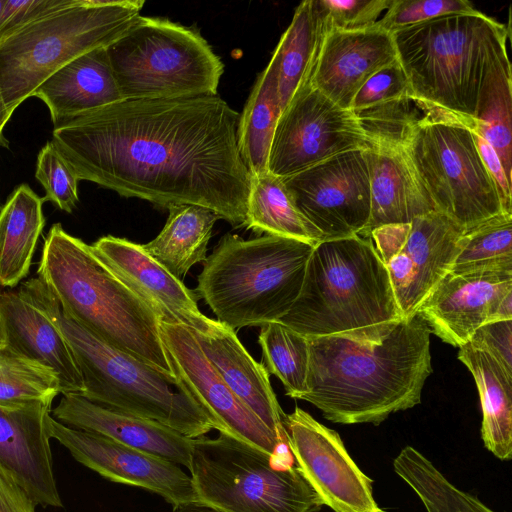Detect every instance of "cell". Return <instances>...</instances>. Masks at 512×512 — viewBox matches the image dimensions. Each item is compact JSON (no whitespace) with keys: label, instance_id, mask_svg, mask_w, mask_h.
<instances>
[{"label":"cell","instance_id":"cell-31","mask_svg":"<svg viewBox=\"0 0 512 512\" xmlns=\"http://www.w3.org/2000/svg\"><path fill=\"white\" fill-rule=\"evenodd\" d=\"M246 228L317 244L323 236L296 208L282 178L269 171L251 175Z\"/></svg>","mask_w":512,"mask_h":512},{"label":"cell","instance_id":"cell-48","mask_svg":"<svg viewBox=\"0 0 512 512\" xmlns=\"http://www.w3.org/2000/svg\"><path fill=\"white\" fill-rule=\"evenodd\" d=\"M13 112H11L7 106L4 103L1 88H0V146L6 144L7 141L5 140L3 136V129L7 122L9 121L11 115Z\"/></svg>","mask_w":512,"mask_h":512},{"label":"cell","instance_id":"cell-33","mask_svg":"<svg viewBox=\"0 0 512 512\" xmlns=\"http://www.w3.org/2000/svg\"><path fill=\"white\" fill-rule=\"evenodd\" d=\"M475 123L473 130L494 148L512 182V86L507 53L486 73L478 96Z\"/></svg>","mask_w":512,"mask_h":512},{"label":"cell","instance_id":"cell-44","mask_svg":"<svg viewBox=\"0 0 512 512\" xmlns=\"http://www.w3.org/2000/svg\"><path fill=\"white\" fill-rule=\"evenodd\" d=\"M472 132L483 164L495 183L503 210L505 213L512 214V182L508 180L494 148L473 129Z\"/></svg>","mask_w":512,"mask_h":512},{"label":"cell","instance_id":"cell-45","mask_svg":"<svg viewBox=\"0 0 512 512\" xmlns=\"http://www.w3.org/2000/svg\"><path fill=\"white\" fill-rule=\"evenodd\" d=\"M35 503L0 466V512H35Z\"/></svg>","mask_w":512,"mask_h":512},{"label":"cell","instance_id":"cell-14","mask_svg":"<svg viewBox=\"0 0 512 512\" xmlns=\"http://www.w3.org/2000/svg\"><path fill=\"white\" fill-rule=\"evenodd\" d=\"M282 180L323 240L359 235L367 226L371 197L366 149L339 153Z\"/></svg>","mask_w":512,"mask_h":512},{"label":"cell","instance_id":"cell-47","mask_svg":"<svg viewBox=\"0 0 512 512\" xmlns=\"http://www.w3.org/2000/svg\"><path fill=\"white\" fill-rule=\"evenodd\" d=\"M171 512H221L200 501H193L173 506Z\"/></svg>","mask_w":512,"mask_h":512},{"label":"cell","instance_id":"cell-16","mask_svg":"<svg viewBox=\"0 0 512 512\" xmlns=\"http://www.w3.org/2000/svg\"><path fill=\"white\" fill-rule=\"evenodd\" d=\"M288 448L323 505L334 512H383L372 480L348 454L339 434L295 407L283 418Z\"/></svg>","mask_w":512,"mask_h":512},{"label":"cell","instance_id":"cell-43","mask_svg":"<svg viewBox=\"0 0 512 512\" xmlns=\"http://www.w3.org/2000/svg\"><path fill=\"white\" fill-rule=\"evenodd\" d=\"M468 342L490 354L512 374V319L483 324Z\"/></svg>","mask_w":512,"mask_h":512},{"label":"cell","instance_id":"cell-50","mask_svg":"<svg viewBox=\"0 0 512 512\" xmlns=\"http://www.w3.org/2000/svg\"><path fill=\"white\" fill-rule=\"evenodd\" d=\"M4 5H5V0H0V17H1Z\"/></svg>","mask_w":512,"mask_h":512},{"label":"cell","instance_id":"cell-17","mask_svg":"<svg viewBox=\"0 0 512 512\" xmlns=\"http://www.w3.org/2000/svg\"><path fill=\"white\" fill-rule=\"evenodd\" d=\"M91 246L97 259L161 322L178 324L192 334L207 335L223 324L204 315L198 295L188 289L155 261L142 245L125 238L107 235Z\"/></svg>","mask_w":512,"mask_h":512},{"label":"cell","instance_id":"cell-18","mask_svg":"<svg viewBox=\"0 0 512 512\" xmlns=\"http://www.w3.org/2000/svg\"><path fill=\"white\" fill-rule=\"evenodd\" d=\"M49 434L85 467L117 483L152 491L173 506L197 501L191 477L179 465L97 433L58 422Z\"/></svg>","mask_w":512,"mask_h":512},{"label":"cell","instance_id":"cell-20","mask_svg":"<svg viewBox=\"0 0 512 512\" xmlns=\"http://www.w3.org/2000/svg\"><path fill=\"white\" fill-rule=\"evenodd\" d=\"M51 407L0 406V466L35 505L62 507L50 447Z\"/></svg>","mask_w":512,"mask_h":512},{"label":"cell","instance_id":"cell-28","mask_svg":"<svg viewBox=\"0 0 512 512\" xmlns=\"http://www.w3.org/2000/svg\"><path fill=\"white\" fill-rule=\"evenodd\" d=\"M458 359L477 385L481 407V437L500 460L512 458V374L487 352L469 342L459 347Z\"/></svg>","mask_w":512,"mask_h":512},{"label":"cell","instance_id":"cell-22","mask_svg":"<svg viewBox=\"0 0 512 512\" xmlns=\"http://www.w3.org/2000/svg\"><path fill=\"white\" fill-rule=\"evenodd\" d=\"M58 422L100 434L189 469L193 438L157 421L93 403L80 394H63L51 410Z\"/></svg>","mask_w":512,"mask_h":512},{"label":"cell","instance_id":"cell-21","mask_svg":"<svg viewBox=\"0 0 512 512\" xmlns=\"http://www.w3.org/2000/svg\"><path fill=\"white\" fill-rule=\"evenodd\" d=\"M398 60L393 36L377 24L359 30H330L312 73L311 84L349 109L363 84Z\"/></svg>","mask_w":512,"mask_h":512},{"label":"cell","instance_id":"cell-1","mask_svg":"<svg viewBox=\"0 0 512 512\" xmlns=\"http://www.w3.org/2000/svg\"><path fill=\"white\" fill-rule=\"evenodd\" d=\"M239 116L217 95L124 100L54 128L51 142L79 180L160 207L199 205L246 227Z\"/></svg>","mask_w":512,"mask_h":512},{"label":"cell","instance_id":"cell-27","mask_svg":"<svg viewBox=\"0 0 512 512\" xmlns=\"http://www.w3.org/2000/svg\"><path fill=\"white\" fill-rule=\"evenodd\" d=\"M328 31L320 0H306L298 5L269 62L275 70L282 111L311 80Z\"/></svg>","mask_w":512,"mask_h":512},{"label":"cell","instance_id":"cell-9","mask_svg":"<svg viewBox=\"0 0 512 512\" xmlns=\"http://www.w3.org/2000/svg\"><path fill=\"white\" fill-rule=\"evenodd\" d=\"M197 501L221 512H317L322 501L290 455H271L224 433L194 438Z\"/></svg>","mask_w":512,"mask_h":512},{"label":"cell","instance_id":"cell-24","mask_svg":"<svg viewBox=\"0 0 512 512\" xmlns=\"http://www.w3.org/2000/svg\"><path fill=\"white\" fill-rule=\"evenodd\" d=\"M50 111L57 128L67 121L124 101L105 47L73 59L51 74L33 92Z\"/></svg>","mask_w":512,"mask_h":512},{"label":"cell","instance_id":"cell-32","mask_svg":"<svg viewBox=\"0 0 512 512\" xmlns=\"http://www.w3.org/2000/svg\"><path fill=\"white\" fill-rule=\"evenodd\" d=\"M281 112L275 70L268 63L239 116L238 149L250 175L268 171L269 151Z\"/></svg>","mask_w":512,"mask_h":512},{"label":"cell","instance_id":"cell-8","mask_svg":"<svg viewBox=\"0 0 512 512\" xmlns=\"http://www.w3.org/2000/svg\"><path fill=\"white\" fill-rule=\"evenodd\" d=\"M144 0H78L0 41V88L14 110L58 69L107 47L140 15Z\"/></svg>","mask_w":512,"mask_h":512},{"label":"cell","instance_id":"cell-37","mask_svg":"<svg viewBox=\"0 0 512 512\" xmlns=\"http://www.w3.org/2000/svg\"><path fill=\"white\" fill-rule=\"evenodd\" d=\"M258 340L268 374L282 382L287 396L300 399L307 391L308 338L280 322H271L261 327Z\"/></svg>","mask_w":512,"mask_h":512},{"label":"cell","instance_id":"cell-6","mask_svg":"<svg viewBox=\"0 0 512 512\" xmlns=\"http://www.w3.org/2000/svg\"><path fill=\"white\" fill-rule=\"evenodd\" d=\"M316 244L275 235L226 234L204 261L194 290L234 331L277 322L297 299Z\"/></svg>","mask_w":512,"mask_h":512},{"label":"cell","instance_id":"cell-26","mask_svg":"<svg viewBox=\"0 0 512 512\" xmlns=\"http://www.w3.org/2000/svg\"><path fill=\"white\" fill-rule=\"evenodd\" d=\"M192 335L230 390L274 434L286 441L285 414L271 387L269 374L241 344L236 331L223 324L214 333Z\"/></svg>","mask_w":512,"mask_h":512},{"label":"cell","instance_id":"cell-4","mask_svg":"<svg viewBox=\"0 0 512 512\" xmlns=\"http://www.w3.org/2000/svg\"><path fill=\"white\" fill-rule=\"evenodd\" d=\"M63 311L111 346L173 375L155 314L60 223L44 239L37 268Z\"/></svg>","mask_w":512,"mask_h":512},{"label":"cell","instance_id":"cell-29","mask_svg":"<svg viewBox=\"0 0 512 512\" xmlns=\"http://www.w3.org/2000/svg\"><path fill=\"white\" fill-rule=\"evenodd\" d=\"M44 197L27 184L10 194L0 210V287L14 288L29 273L45 225Z\"/></svg>","mask_w":512,"mask_h":512},{"label":"cell","instance_id":"cell-46","mask_svg":"<svg viewBox=\"0 0 512 512\" xmlns=\"http://www.w3.org/2000/svg\"><path fill=\"white\" fill-rule=\"evenodd\" d=\"M512 319V291L504 295L498 302L490 322Z\"/></svg>","mask_w":512,"mask_h":512},{"label":"cell","instance_id":"cell-35","mask_svg":"<svg viewBox=\"0 0 512 512\" xmlns=\"http://www.w3.org/2000/svg\"><path fill=\"white\" fill-rule=\"evenodd\" d=\"M61 393L57 374L9 344L0 345V406L17 408L31 404L51 407Z\"/></svg>","mask_w":512,"mask_h":512},{"label":"cell","instance_id":"cell-13","mask_svg":"<svg viewBox=\"0 0 512 512\" xmlns=\"http://www.w3.org/2000/svg\"><path fill=\"white\" fill-rule=\"evenodd\" d=\"M369 146L356 115L325 96L310 80L280 114L267 168L286 178L339 153Z\"/></svg>","mask_w":512,"mask_h":512},{"label":"cell","instance_id":"cell-36","mask_svg":"<svg viewBox=\"0 0 512 512\" xmlns=\"http://www.w3.org/2000/svg\"><path fill=\"white\" fill-rule=\"evenodd\" d=\"M512 271V214L501 213L464 232L449 273Z\"/></svg>","mask_w":512,"mask_h":512},{"label":"cell","instance_id":"cell-49","mask_svg":"<svg viewBox=\"0 0 512 512\" xmlns=\"http://www.w3.org/2000/svg\"><path fill=\"white\" fill-rule=\"evenodd\" d=\"M4 343H5V336H4V331H3V326H2L1 316H0V345H2Z\"/></svg>","mask_w":512,"mask_h":512},{"label":"cell","instance_id":"cell-5","mask_svg":"<svg viewBox=\"0 0 512 512\" xmlns=\"http://www.w3.org/2000/svg\"><path fill=\"white\" fill-rule=\"evenodd\" d=\"M510 30L480 11L443 15L392 33L413 99L475 129L483 80L507 53Z\"/></svg>","mask_w":512,"mask_h":512},{"label":"cell","instance_id":"cell-2","mask_svg":"<svg viewBox=\"0 0 512 512\" xmlns=\"http://www.w3.org/2000/svg\"><path fill=\"white\" fill-rule=\"evenodd\" d=\"M430 330L410 317L338 334L307 337V391L300 400L341 424L378 425L421 401L433 371Z\"/></svg>","mask_w":512,"mask_h":512},{"label":"cell","instance_id":"cell-25","mask_svg":"<svg viewBox=\"0 0 512 512\" xmlns=\"http://www.w3.org/2000/svg\"><path fill=\"white\" fill-rule=\"evenodd\" d=\"M0 316L5 343L58 376L61 394H82L84 384L59 329L18 291L0 292Z\"/></svg>","mask_w":512,"mask_h":512},{"label":"cell","instance_id":"cell-19","mask_svg":"<svg viewBox=\"0 0 512 512\" xmlns=\"http://www.w3.org/2000/svg\"><path fill=\"white\" fill-rule=\"evenodd\" d=\"M512 291V271L448 273L417 310L431 333L461 347L490 322L501 298Z\"/></svg>","mask_w":512,"mask_h":512},{"label":"cell","instance_id":"cell-11","mask_svg":"<svg viewBox=\"0 0 512 512\" xmlns=\"http://www.w3.org/2000/svg\"><path fill=\"white\" fill-rule=\"evenodd\" d=\"M401 144L435 211L465 232L505 213L472 129L461 119L425 111L405 131Z\"/></svg>","mask_w":512,"mask_h":512},{"label":"cell","instance_id":"cell-7","mask_svg":"<svg viewBox=\"0 0 512 512\" xmlns=\"http://www.w3.org/2000/svg\"><path fill=\"white\" fill-rule=\"evenodd\" d=\"M399 318L387 270L371 239L353 235L314 246L301 291L277 322L317 337Z\"/></svg>","mask_w":512,"mask_h":512},{"label":"cell","instance_id":"cell-3","mask_svg":"<svg viewBox=\"0 0 512 512\" xmlns=\"http://www.w3.org/2000/svg\"><path fill=\"white\" fill-rule=\"evenodd\" d=\"M59 329L82 376L81 396L137 417L157 421L189 438L215 424L173 375L111 346L60 307L46 285L31 278L17 290Z\"/></svg>","mask_w":512,"mask_h":512},{"label":"cell","instance_id":"cell-34","mask_svg":"<svg viewBox=\"0 0 512 512\" xmlns=\"http://www.w3.org/2000/svg\"><path fill=\"white\" fill-rule=\"evenodd\" d=\"M398 476L417 494L427 512H494L476 497L460 490L411 446L393 461Z\"/></svg>","mask_w":512,"mask_h":512},{"label":"cell","instance_id":"cell-38","mask_svg":"<svg viewBox=\"0 0 512 512\" xmlns=\"http://www.w3.org/2000/svg\"><path fill=\"white\" fill-rule=\"evenodd\" d=\"M35 177L45 189V201L72 212L78 202L79 178L51 141L38 154Z\"/></svg>","mask_w":512,"mask_h":512},{"label":"cell","instance_id":"cell-12","mask_svg":"<svg viewBox=\"0 0 512 512\" xmlns=\"http://www.w3.org/2000/svg\"><path fill=\"white\" fill-rule=\"evenodd\" d=\"M464 232L437 211L409 223L372 230L370 239L387 270L402 317L416 314L424 299L449 273Z\"/></svg>","mask_w":512,"mask_h":512},{"label":"cell","instance_id":"cell-42","mask_svg":"<svg viewBox=\"0 0 512 512\" xmlns=\"http://www.w3.org/2000/svg\"><path fill=\"white\" fill-rule=\"evenodd\" d=\"M77 1L5 0L0 17V41L49 14L74 5Z\"/></svg>","mask_w":512,"mask_h":512},{"label":"cell","instance_id":"cell-41","mask_svg":"<svg viewBox=\"0 0 512 512\" xmlns=\"http://www.w3.org/2000/svg\"><path fill=\"white\" fill-rule=\"evenodd\" d=\"M392 0H320L328 30H359L376 24Z\"/></svg>","mask_w":512,"mask_h":512},{"label":"cell","instance_id":"cell-15","mask_svg":"<svg viewBox=\"0 0 512 512\" xmlns=\"http://www.w3.org/2000/svg\"><path fill=\"white\" fill-rule=\"evenodd\" d=\"M159 331L174 376L219 433L271 455L291 454L287 442L274 434L224 383L188 329L159 321Z\"/></svg>","mask_w":512,"mask_h":512},{"label":"cell","instance_id":"cell-10","mask_svg":"<svg viewBox=\"0 0 512 512\" xmlns=\"http://www.w3.org/2000/svg\"><path fill=\"white\" fill-rule=\"evenodd\" d=\"M105 49L124 100L217 95L223 63L193 28L139 15Z\"/></svg>","mask_w":512,"mask_h":512},{"label":"cell","instance_id":"cell-30","mask_svg":"<svg viewBox=\"0 0 512 512\" xmlns=\"http://www.w3.org/2000/svg\"><path fill=\"white\" fill-rule=\"evenodd\" d=\"M168 210L161 232L142 248L182 281L193 265L206 260L213 226L221 218L215 211L199 205H172Z\"/></svg>","mask_w":512,"mask_h":512},{"label":"cell","instance_id":"cell-39","mask_svg":"<svg viewBox=\"0 0 512 512\" xmlns=\"http://www.w3.org/2000/svg\"><path fill=\"white\" fill-rule=\"evenodd\" d=\"M475 11L467 0H392L376 24L392 34L443 15Z\"/></svg>","mask_w":512,"mask_h":512},{"label":"cell","instance_id":"cell-40","mask_svg":"<svg viewBox=\"0 0 512 512\" xmlns=\"http://www.w3.org/2000/svg\"><path fill=\"white\" fill-rule=\"evenodd\" d=\"M413 97L406 72L399 60L383 67L359 89L350 106L352 112L386 102Z\"/></svg>","mask_w":512,"mask_h":512},{"label":"cell","instance_id":"cell-23","mask_svg":"<svg viewBox=\"0 0 512 512\" xmlns=\"http://www.w3.org/2000/svg\"><path fill=\"white\" fill-rule=\"evenodd\" d=\"M366 156L371 210L369 222L360 236L370 238L372 230L380 226L409 223L435 211L414 174L401 141L372 139Z\"/></svg>","mask_w":512,"mask_h":512}]
</instances>
